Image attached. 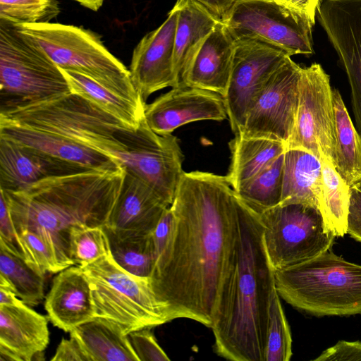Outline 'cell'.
<instances>
[{"instance_id": "6da1fadb", "label": "cell", "mask_w": 361, "mask_h": 361, "mask_svg": "<svg viewBox=\"0 0 361 361\" xmlns=\"http://www.w3.org/2000/svg\"><path fill=\"white\" fill-rule=\"evenodd\" d=\"M170 208L173 227L155 254L151 287L169 322L211 328L240 243L237 196L226 176L184 172Z\"/></svg>"}, {"instance_id": "7a4b0ae2", "label": "cell", "mask_w": 361, "mask_h": 361, "mask_svg": "<svg viewBox=\"0 0 361 361\" xmlns=\"http://www.w3.org/2000/svg\"><path fill=\"white\" fill-rule=\"evenodd\" d=\"M237 198L240 243L211 329L219 356L233 361H264L271 300L276 288L274 269L258 214Z\"/></svg>"}, {"instance_id": "3957f363", "label": "cell", "mask_w": 361, "mask_h": 361, "mask_svg": "<svg viewBox=\"0 0 361 361\" xmlns=\"http://www.w3.org/2000/svg\"><path fill=\"white\" fill-rule=\"evenodd\" d=\"M274 274L280 297L297 309L317 316L361 314V265L329 250Z\"/></svg>"}, {"instance_id": "277c9868", "label": "cell", "mask_w": 361, "mask_h": 361, "mask_svg": "<svg viewBox=\"0 0 361 361\" xmlns=\"http://www.w3.org/2000/svg\"><path fill=\"white\" fill-rule=\"evenodd\" d=\"M0 121L60 135L103 153L119 164L126 146L118 134L124 128H130L73 92L0 110Z\"/></svg>"}, {"instance_id": "5b68a950", "label": "cell", "mask_w": 361, "mask_h": 361, "mask_svg": "<svg viewBox=\"0 0 361 361\" xmlns=\"http://www.w3.org/2000/svg\"><path fill=\"white\" fill-rule=\"evenodd\" d=\"M62 70L85 75L137 104L145 102L134 87L129 70L105 47L97 33L71 25H16Z\"/></svg>"}, {"instance_id": "8992f818", "label": "cell", "mask_w": 361, "mask_h": 361, "mask_svg": "<svg viewBox=\"0 0 361 361\" xmlns=\"http://www.w3.org/2000/svg\"><path fill=\"white\" fill-rule=\"evenodd\" d=\"M71 92L62 70L16 25L0 19V110Z\"/></svg>"}, {"instance_id": "52a82bcc", "label": "cell", "mask_w": 361, "mask_h": 361, "mask_svg": "<svg viewBox=\"0 0 361 361\" xmlns=\"http://www.w3.org/2000/svg\"><path fill=\"white\" fill-rule=\"evenodd\" d=\"M81 268L90 283L95 317L115 323L126 334L169 322L149 279L128 274L111 254Z\"/></svg>"}, {"instance_id": "ba28073f", "label": "cell", "mask_w": 361, "mask_h": 361, "mask_svg": "<svg viewBox=\"0 0 361 361\" xmlns=\"http://www.w3.org/2000/svg\"><path fill=\"white\" fill-rule=\"evenodd\" d=\"M258 216L274 270L300 264L329 250L336 237L326 227L319 208L310 205L279 204Z\"/></svg>"}, {"instance_id": "9c48e42d", "label": "cell", "mask_w": 361, "mask_h": 361, "mask_svg": "<svg viewBox=\"0 0 361 361\" xmlns=\"http://www.w3.org/2000/svg\"><path fill=\"white\" fill-rule=\"evenodd\" d=\"M221 21L235 40L264 42L290 56L314 53V25L279 0H236Z\"/></svg>"}, {"instance_id": "30bf717a", "label": "cell", "mask_w": 361, "mask_h": 361, "mask_svg": "<svg viewBox=\"0 0 361 361\" xmlns=\"http://www.w3.org/2000/svg\"><path fill=\"white\" fill-rule=\"evenodd\" d=\"M118 136L126 146L120 164L171 205L184 173V156L178 138L172 133H156L145 118L136 129L124 128Z\"/></svg>"}, {"instance_id": "8fae6325", "label": "cell", "mask_w": 361, "mask_h": 361, "mask_svg": "<svg viewBox=\"0 0 361 361\" xmlns=\"http://www.w3.org/2000/svg\"><path fill=\"white\" fill-rule=\"evenodd\" d=\"M336 144L330 78L320 64L313 63L302 68L297 115L286 149H303L333 165Z\"/></svg>"}, {"instance_id": "7c38bea8", "label": "cell", "mask_w": 361, "mask_h": 361, "mask_svg": "<svg viewBox=\"0 0 361 361\" xmlns=\"http://www.w3.org/2000/svg\"><path fill=\"white\" fill-rule=\"evenodd\" d=\"M302 68L289 57L274 71L250 106L237 134L286 145L295 122Z\"/></svg>"}, {"instance_id": "4fadbf2b", "label": "cell", "mask_w": 361, "mask_h": 361, "mask_svg": "<svg viewBox=\"0 0 361 361\" xmlns=\"http://www.w3.org/2000/svg\"><path fill=\"white\" fill-rule=\"evenodd\" d=\"M289 57L281 49L264 42L235 40L232 73L223 97L234 134L241 129L250 106L269 78Z\"/></svg>"}, {"instance_id": "5bb4252c", "label": "cell", "mask_w": 361, "mask_h": 361, "mask_svg": "<svg viewBox=\"0 0 361 361\" xmlns=\"http://www.w3.org/2000/svg\"><path fill=\"white\" fill-rule=\"evenodd\" d=\"M178 15V8L175 4L166 20L146 34L133 50L130 79L145 102L157 91L177 86L173 52Z\"/></svg>"}, {"instance_id": "9a60e30c", "label": "cell", "mask_w": 361, "mask_h": 361, "mask_svg": "<svg viewBox=\"0 0 361 361\" xmlns=\"http://www.w3.org/2000/svg\"><path fill=\"white\" fill-rule=\"evenodd\" d=\"M227 117L221 94L194 87H172L145 107L147 123L159 135L171 134L186 123Z\"/></svg>"}, {"instance_id": "2e32d148", "label": "cell", "mask_w": 361, "mask_h": 361, "mask_svg": "<svg viewBox=\"0 0 361 361\" xmlns=\"http://www.w3.org/2000/svg\"><path fill=\"white\" fill-rule=\"evenodd\" d=\"M171 205L145 182L126 171L106 229L118 236L152 234Z\"/></svg>"}, {"instance_id": "e0dca14e", "label": "cell", "mask_w": 361, "mask_h": 361, "mask_svg": "<svg viewBox=\"0 0 361 361\" xmlns=\"http://www.w3.org/2000/svg\"><path fill=\"white\" fill-rule=\"evenodd\" d=\"M90 169L0 136V189L18 191L42 180Z\"/></svg>"}, {"instance_id": "ac0fdd59", "label": "cell", "mask_w": 361, "mask_h": 361, "mask_svg": "<svg viewBox=\"0 0 361 361\" xmlns=\"http://www.w3.org/2000/svg\"><path fill=\"white\" fill-rule=\"evenodd\" d=\"M44 308L53 325L66 332L95 317L90 283L82 268L73 265L59 272Z\"/></svg>"}, {"instance_id": "d6986e66", "label": "cell", "mask_w": 361, "mask_h": 361, "mask_svg": "<svg viewBox=\"0 0 361 361\" xmlns=\"http://www.w3.org/2000/svg\"><path fill=\"white\" fill-rule=\"evenodd\" d=\"M235 49V40L219 20L195 55L183 87H198L224 97L230 82Z\"/></svg>"}, {"instance_id": "ffe728a7", "label": "cell", "mask_w": 361, "mask_h": 361, "mask_svg": "<svg viewBox=\"0 0 361 361\" xmlns=\"http://www.w3.org/2000/svg\"><path fill=\"white\" fill-rule=\"evenodd\" d=\"M0 136L90 169L115 170L123 167L107 155L60 135L11 123L0 121Z\"/></svg>"}, {"instance_id": "44dd1931", "label": "cell", "mask_w": 361, "mask_h": 361, "mask_svg": "<svg viewBox=\"0 0 361 361\" xmlns=\"http://www.w3.org/2000/svg\"><path fill=\"white\" fill-rule=\"evenodd\" d=\"M49 318L24 302L0 305V346L21 361H31L44 353L49 343Z\"/></svg>"}, {"instance_id": "7402d4cb", "label": "cell", "mask_w": 361, "mask_h": 361, "mask_svg": "<svg viewBox=\"0 0 361 361\" xmlns=\"http://www.w3.org/2000/svg\"><path fill=\"white\" fill-rule=\"evenodd\" d=\"M173 66L176 87H183L190 65L206 37L220 19L192 0H177Z\"/></svg>"}, {"instance_id": "603a6c76", "label": "cell", "mask_w": 361, "mask_h": 361, "mask_svg": "<svg viewBox=\"0 0 361 361\" xmlns=\"http://www.w3.org/2000/svg\"><path fill=\"white\" fill-rule=\"evenodd\" d=\"M322 185L320 159L303 149H286L280 204H304L319 208Z\"/></svg>"}, {"instance_id": "cb8c5ba5", "label": "cell", "mask_w": 361, "mask_h": 361, "mask_svg": "<svg viewBox=\"0 0 361 361\" xmlns=\"http://www.w3.org/2000/svg\"><path fill=\"white\" fill-rule=\"evenodd\" d=\"M90 361H140L128 335L115 323L94 317L70 332Z\"/></svg>"}, {"instance_id": "d4e9b609", "label": "cell", "mask_w": 361, "mask_h": 361, "mask_svg": "<svg viewBox=\"0 0 361 361\" xmlns=\"http://www.w3.org/2000/svg\"><path fill=\"white\" fill-rule=\"evenodd\" d=\"M231 164L226 178L233 190L269 166L286 150L283 142L239 134L228 143Z\"/></svg>"}, {"instance_id": "484cf974", "label": "cell", "mask_w": 361, "mask_h": 361, "mask_svg": "<svg viewBox=\"0 0 361 361\" xmlns=\"http://www.w3.org/2000/svg\"><path fill=\"white\" fill-rule=\"evenodd\" d=\"M336 124V151L333 166L350 186L361 182V134L354 126L342 97L333 89Z\"/></svg>"}, {"instance_id": "4316f807", "label": "cell", "mask_w": 361, "mask_h": 361, "mask_svg": "<svg viewBox=\"0 0 361 361\" xmlns=\"http://www.w3.org/2000/svg\"><path fill=\"white\" fill-rule=\"evenodd\" d=\"M62 72L71 92L84 97L128 127L136 129L145 118L146 104H137L124 98L80 73L65 70Z\"/></svg>"}, {"instance_id": "83f0119b", "label": "cell", "mask_w": 361, "mask_h": 361, "mask_svg": "<svg viewBox=\"0 0 361 361\" xmlns=\"http://www.w3.org/2000/svg\"><path fill=\"white\" fill-rule=\"evenodd\" d=\"M322 185L319 209L326 227L336 237L347 233V219L350 186L337 173L334 166L321 158Z\"/></svg>"}, {"instance_id": "f1b7e54d", "label": "cell", "mask_w": 361, "mask_h": 361, "mask_svg": "<svg viewBox=\"0 0 361 361\" xmlns=\"http://www.w3.org/2000/svg\"><path fill=\"white\" fill-rule=\"evenodd\" d=\"M45 276L23 258L0 247V286L11 289L25 304L32 307L42 301Z\"/></svg>"}, {"instance_id": "f546056e", "label": "cell", "mask_w": 361, "mask_h": 361, "mask_svg": "<svg viewBox=\"0 0 361 361\" xmlns=\"http://www.w3.org/2000/svg\"><path fill=\"white\" fill-rule=\"evenodd\" d=\"M106 231L114 262L128 274L149 279L155 259L152 234L118 236L107 229Z\"/></svg>"}, {"instance_id": "4dcf8cb0", "label": "cell", "mask_w": 361, "mask_h": 361, "mask_svg": "<svg viewBox=\"0 0 361 361\" xmlns=\"http://www.w3.org/2000/svg\"><path fill=\"white\" fill-rule=\"evenodd\" d=\"M284 153L269 166L234 190L238 198L257 214L281 202Z\"/></svg>"}, {"instance_id": "1f68e13d", "label": "cell", "mask_w": 361, "mask_h": 361, "mask_svg": "<svg viewBox=\"0 0 361 361\" xmlns=\"http://www.w3.org/2000/svg\"><path fill=\"white\" fill-rule=\"evenodd\" d=\"M70 254L74 264L80 267L110 255L105 227L85 224L73 226L70 231Z\"/></svg>"}, {"instance_id": "d6a6232c", "label": "cell", "mask_w": 361, "mask_h": 361, "mask_svg": "<svg viewBox=\"0 0 361 361\" xmlns=\"http://www.w3.org/2000/svg\"><path fill=\"white\" fill-rule=\"evenodd\" d=\"M25 260L44 274L66 269L53 244L42 234L25 228H16Z\"/></svg>"}, {"instance_id": "836d02e7", "label": "cell", "mask_w": 361, "mask_h": 361, "mask_svg": "<svg viewBox=\"0 0 361 361\" xmlns=\"http://www.w3.org/2000/svg\"><path fill=\"white\" fill-rule=\"evenodd\" d=\"M280 295L274 288L271 300L264 361H288L292 356V338Z\"/></svg>"}, {"instance_id": "e575fe53", "label": "cell", "mask_w": 361, "mask_h": 361, "mask_svg": "<svg viewBox=\"0 0 361 361\" xmlns=\"http://www.w3.org/2000/svg\"><path fill=\"white\" fill-rule=\"evenodd\" d=\"M60 11L56 0H0V19L15 25L50 23Z\"/></svg>"}, {"instance_id": "d590c367", "label": "cell", "mask_w": 361, "mask_h": 361, "mask_svg": "<svg viewBox=\"0 0 361 361\" xmlns=\"http://www.w3.org/2000/svg\"><path fill=\"white\" fill-rule=\"evenodd\" d=\"M150 327L129 333L128 337L140 361H169L170 358L159 345Z\"/></svg>"}, {"instance_id": "8d00e7d4", "label": "cell", "mask_w": 361, "mask_h": 361, "mask_svg": "<svg viewBox=\"0 0 361 361\" xmlns=\"http://www.w3.org/2000/svg\"><path fill=\"white\" fill-rule=\"evenodd\" d=\"M0 247L25 260L24 253L11 218L8 205L1 192H0Z\"/></svg>"}, {"instance_id": "74e56055", "label": "cell", "mask_w": 361, "mask_h": 361, "mask_svg": "<svg viewBox=\"0 0 361 361\" xmlns=\"http://www.w3.org/2000/svg\"><path fill=\"white\" fill-rule=\"evenodd\" d=\"M315 361L361 360V342L340 341L323 351Z\"/></svg>"}, {"instance_id": "f35d334b", "label": "cell", "mask_w": 361, "mask_h": 361, "mask_svg": "<svg viewBox=\"0 0 361 361\" xmlns=\"http://www.w3.org/2000/svg\"><path fill=\"white\" fill-rule=\"evenodd\" d=\"M347 233L361 242V185L350 187Z\"/></svg>"}, {"instance_id": "ab89813d", "label": "cell", "mask_w": 361, "mask_h": 361, "mask_svg": "<svg viewBox=\"0 0 361 361\" xmlns=\"http://www.w3.org/2000/svg\"><path fill=\"white\" fill-rule=\"evenodd\" d=\"M51 361H90L80 343L73 336L62 338Z\"/></svg>"}, {"instance_id": "60d3db41", "label": "cell", "mask_w": 361, "mask_h": 361, "mask_svg": "<svg viewBox=\"0 0 361 361\" xmlns=\"http://www.w3.org/2000/svg\"><path fill=\"white\" fill-rule=\"evenodd\" d=\"M288 7L304 15L312 23H315L317 11L319 0H279Z\"/></svg>"}, {"instance_id": "b9f144b4", "label": "cell", "mask_w": 361, "mask_h": 361, "mask_svg": "<svg viewBox=\"0 0 361 361\" xmlns=\"http://www.w3.org/2000/svg\"><path fill=\"white\" fill-rule=\"evenodd\" d=\"M219 19L221 20V19L226 16V14L228 12L230 8L232 7L233 4L236 0H192Z\"/></svg>"}, {"instance_id": "7bdbcfd3", "label": "cell", "mask_w": 361, "mask_h": 361, "mask_svg": "<svg viewBox=\"0 0 361 361\" xmlns=\"http://www.w3.org/2000/svg\"><path fill=\"white\" fill-rule=\"evenodd\" d=\"M23 302L9 288L0 286V305H18Z\"/></svg>"}, {"instance_id": "ee69618b", "label": "cell", "mask_w": 361, "mask_h": 361, "mask_svg": "<svg viewBox=\"0 0 361 361\" xmlns=\"http://www.w3.org/2000/svg\"><path fill=\"white\" fill-rule=\"evenodd\" d=\"M79 3L82 6H85L94 11H98V9L102 6L104 0H73Z\"/></svg>"}, {"instance_id": "f6af8a7d", "label": "cell", "mask_w": 361, "mask_h": 361, "mask_svg": "<svg viewBox=\"0 0 361 361\" xmlns=\"http://www.w3.org/2000/svg\"><path fill=\"white\" fill-rule=\"evenodd\" d=\"M0 361H21L13 352L0 346Z\"/></svg>"}, {"instance_id": "bcb514c9", "label": "cell", "mask_w": 361, "mask_h": 361, "mask_svg": "<svg viewBox=\"0 0 361 361\" xmlns=\"http://www.w3.org/2000/svg\"><path fill=\"white\" fill-rule=\"evenodd\" d=\"M359 184H360V185H361V182H360Z\"/></svg>"}]
</instances>
